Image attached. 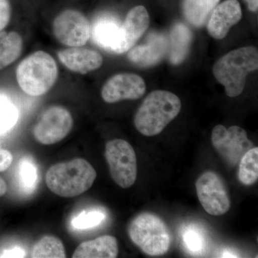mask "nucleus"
I'll list each match as a JSON object with an SVG mask.
<instances>
[{"label": "nucleus", "instance_id": "nucleus-11", "mask_svg": "<svg viewBox=\"0 0 258 258\" xmlns=\"http://www.w3.org/2000/svg\"><path fill=\"white\" fill-rule=\"evenodd\" d=\"M146 83L139 75L132 73L115 74L103 85L101 97L108 103L137 100L146 92Z\"/></svg>", "mask_w": 258, "mask_h": 258}, {"label": "nucleus", "instance_id": "nucleus-6", "mask_svg": "<svg viewBox=\"0 0 258 258\" xmlns=\"http://www.w3.org/2000/svg\"><path fill=\"white\" fill-rule=\"evenodd\" d=\"M110 174L118 186L123 189L131 187L137 177V159L134 148L123 139H113L105 147Z\"/></svg>", "mask_w": 258, "mask_h": 258}, {"label": "nucleus", "instance_id": "nucleus-10", "mask_svg": "<svg viewBox=\"0 0 258 258\" xmlns=\"http://www.w3.org/2000/svg\"><path fill=\"white\" fill-rule=\"evenodd\" d=\"M197 195L208 214L220 216L229 211L231 200L224 180L214 171L202 174L196 181Z\"/></svg>", "mask_w": 258, "mask_h": 258}, {"label": "nucleus", "instance_id": "nucleus-16", "mask_svg": "<svg viewBox=\"0 0 258 258\" xmlns=\"http://www.w3.org/2000/svg\"><path fill=\"white\" fill-rule=\"evenodd\" d=\"M118 241L113 236L103 235L78 246L74 258H115L118 256Z\"/></svg>", "mask_w": 258, "mask_h": 258}, {"label": "nucleus", "instance_id": "nucleus-27", "mask_svg": "<svg viewBox=\"0 0 258 258\" xmlns=\"http://www.w3.org/2000/svg\"><path fill=\"white\" fill-rule=\"evenodd\" d=\"M12 17V5L10 0H0V32L9 24Z\"/></svg>", "mask_w": 258, "mask_h": 258}, {"label": "nucleus", "instance_id": "nucleus-9", "mask_svg": "<svg viewBox=\"0 0 258 258\" xmlns=\"http://www.w3.org/2000/svg\"><path fill=\"white\" fill-rule=\"evenodd\" d=\"M212 142L222 159L231 166L237 165L244 154L253 147L247 132L237 125L227 128L216 125L212 130Z\"/></svg>", "mask_w": 258, "mask_h": 258}, {"label": "nucleus", "instance_id": "nucleus-15", "mask_svg": "<svg viewBox=\"0 0 258 258\" xmlns=\"http://www.w3.org/2000/svg\"><path fill=\"white\" fill-rule=\"evenodd\" d=\"M242 9L237 0H226L212 11L208 24L209 34L217 40L225 38L231 28L240 21Z\"/></svg>", "mask_w": 258, "mask_h": 258}, {"label": "nucleus", "instance_id": "nucleus-22", "mask_svg": "<svg viewBox=\"0 0 258 258\" xmlns=\"http://www.w3.org/2000/svg\"><path fill=\"white\" fill-rule=\"evenodd\" d=\"M238 179L242 184L249 186L258 179V148L252 147L244 154L239 163Z\"/></svg>", "mask_w": 258, "mask_h": 258}, {"label": "nucleus", "instance_id": "nucleus-31", "mask_svg": "<svg viewBox=\"0 0 258 258\" xmlns=\"http://www.w3.org/2000/svg\"><path fill=\"white\" fill-rule=\"evenodd\" d=\"M7 189H8V186H7L6 182H5V180L0 176V198L5 195Z\"/></svg>", "mask_w": 258, "mask_h": 258}, {"label": "nucleus", "instance_id": "nucleus-4", "mask_svg": "<svg viewBox=\"0 0 258 258\" xmlns=\"http://www.w3.org/2000/svg\"><path fill=\"white\" fill-rule=\"evenodd\" d=\"M58 67L48 52H33L18 64L16 79L23 92L30 96H43L53 87L58 78Z\"/></svg>", "mask_w": 258, "mask_h": 258}, {"label": "nucleus", "instance_id": "nucleus-30", "mask_svg": "<svg viewBox=\"0 0 258 258\" xmlns=\"http://www.w3.org/2000/svg\"><path fill=\"white\" fill-rule=\"evenodd\" d=\"M250 11L255 13L258 9V0H244Z\"/></svg>", "mask_w": 258, "mask_h": 258}, {"label": "nucleus", "instance_id": "nucleus-14", "mask_svg": "<svg viewBox=\"0 0 258 258\" xmlns=\"http://www.w3.org/2000/svg\"><path fill=\"white\" fill-rule=\"evenodd\" d=\"M57 57L66 69L79 74H87L101 67L103 56L98 51L82 47H69L57 52Z\"/></svg>", "mask_w": 258, "mask_h": 258}, {"label": "nucleus", "instance_id": "nucleus-3", "mask_svg": "<svg viewBox=\"0 0 258 258\" xmlns=\"http://www.w3.org/2000/svg\"><path fill=\"white\" fill-rule=\"evenodd\" d=\"M258 69V51L254 47L236 49L215 62L213 74L225 87L227 96H240L245 86L247 76Z\"/></svg>", "mask_w": 258, "mask_h": 258}, {"label": "nucleus", "instance_id": "nucleus-21", "mask_svg": "<svg viewBox=\"0 0 258 258\" xmlns=\"http://www.w3.org/2000/svg\"><path fill=\"white\" fill-rule=\"evenodd\" d=\"M31 257L34 258H64L66 257L63 243L55 236L46 235L41 237L32 249Z\"/></svg>", "mask_w": 258, "mask_h": 258}, {"label": "nucleus", "instance_id": "nucleus-29", "mask_svg": "<svg viewBox=\"0 0 258 258\" xmlns=\"http://www.w3.org/2000/svg\"><path fill=\"white\" fill-rule=\"evenodd\" d=\"M0 257H25V252L23 249L20 248H13L7 249Z\"/></svg>", "mask_w": 258, "mask_h": 258}, {"label": "nucleus", "instance_id": "nucleus-12", "mask_svg": "<svg viewBox=\"0 0 258 258\" xmlns=\"http://www.w3.org/2000/svg\"><path fill=\"white\" fill-rule=\"evenodd\" d=\"M150 24V17L144 6L134 7L127 13L120 25L118 37L111 52L125 53L134 46L139 38L145 33Z\"/></svg>", "mask_w": 258, "mask_h": 258}, {"label": "nucleus", "instance_id": "nucleus-28", "mask_svg": "<svg viewBox=\"0 0 258 258\" xmlns=\"http://www.w3.org/2000/svg\"><path fill=\"white\" fill-rule=\"evenodd\" d=\"M13 157L9 151L0 148V171L9 169L13 162Z\"/></svg>", "mask_w": 258, "mask_h": 258}, {"label": "nucleus", "instance_id": "nucleus-2", "mask_svg": "<svg viewBox=\"0 0 258 258\" xmlns=\"http://www.w3.org/2000/svg\"><path fill=\"white\" fill-rule=\"evenodd\" d=\"M96 176V171L89 162L77 158L51 166L45 181L52 192L61 198H71L88 191Z\"/></svg>", "mask_w": 258, "mask_h": 258}, {"label": "nucleus", "instance_id": "nucleus-20", "mask_svg": "<svg viewBox=\"0 0 258 258\" xmlns=\"http://www.w3.org/2000/svg\"><path fill=\"white\" fill-rule=\"evenodd\" d=\"M120 26L116 19L101 18L93 29V39L99 46L111 51L116 41Z\"/></svg>", "mask_w": 258, "mask_h": 258}, {"label": "nucleus", "instance_id": "nucleus-24", "mask_svg": "<svg viewBox=\"0 0 258 258\" xmlns=\"http://www.w3.org/2000/svg\"><path fill=\"white\" fill-rule=\"evenodd\" d=\"M106 218L105 214L98 210L83 212L76 217L73 220L72 225L77 229H88L99 225Z\"/></svg>", "mask_w": 258, "mask_h": 258}, {"label": "nucleus", "instance_id": "nucleus-8", "mask_svg": "<svg viewBox=\"0 0 258 258\" xmlns=\"http://www.w3.org/2000/svg\"><path fill=\"white\" fill-rule=\"evenodd\" d=\"M73 125L74 118L69 110L62 106H51L40 115L32 133L39 143L52 145L66 138Z\"/></svg>", "mask_w": 258, "mask_h": 258}, {"label": "nucleus", "instance_id": "nucleus-18", "mask_svg": "<svg viewBox=\"0 0 258 258\" xmlns=\"http://www.w3.org/2000/svg\"><path fill=\"white\" fill-rule=\"evenodd\" d=\"M220 0H184L183 15L186 21L195 28L205 25L209 15L217 6Z\"/></svg>", "mask_w": 258, "mask_h": 258}, {"label": "nucleus", "instance_id": "nucleus-17", "mask_svg": "<svg viewBox=\"0 0 258 258\" xmlns=\"http://www.w3.org/2000/svg\"><path fill=\"white\" fill-rule=\"evenodd\" d=\"M191 40L192 35L186 25L182 23L174 25L168 40V55L171 64L177 66L186 59L189 52Z\"/></svg>", "mask_w": 258, "mask_h": 258}, {"label": "nucleus", "instance_id": "nucleus-13", "mask_svg": "<svg viewBox=\"0 0 258 258\" xmlns=\"http://www.w3.org/2000/svg\"><path fill=\"white\" fill-rule=\"evenodd\" d=\"M169 41L162 34L153 32L149 35L147 42L132 47L128 51V60L136 66L149 68L161 62L168 54Z\"/></svg>", "mask_w": 258, "mask_h": 258}, {"label": "nucleus", "instance_id": "nucleus-19", "mask_svg": "<svg viewBox=\"0 0 258 258\" xmlns=\"http://www.w3.org/2000/svg\"><path fill=\"white\" fill-rule=\"evenodd\" d=\"M23 45V37L18 32H0V71L18 60Z\"/></svg>", "mask_w": 258, "mask_h": 258}, {"label": "nucleus", "instance_id": "nucleus-7", "mask_svg": "<svg viewBox=\"0 0 258 258\" xmlns=\"http://www.w3.org/2000/svg\"><path fill=\"white\" fill-rule=\"evenodd\" d=\"M52 32L56 40L64 46L83 47L91 37V26L81 12L67 9L54 19Z\"/></svg>", "mask_w": 258, "mask_h": 258}, {"label": "nucleus", "instance_id": "nucleus-1", "mask_svg": "<svg viewBox=\"0 0 258 258\" xmlns=\"http://www.w3.org/2000/svg\"><path fill=\"white\" fill-rule=\"evenodd\" d=\"M181 103L169 91L158 90L148 95L134 116V125L139 133L154 137L179 115Z\"/></svg>", "mask_w": 258, "mask_h": 258}, {"label": "nucleus", "instance_id": "nucleus-23", "mask_svg": "<svg viewBox=\"0 0 258 258\" xmlns=\"http://www.w3.org/2000/svg\"><path fill=\"white\" fill-rule=\"evenodd\" d=\"M19 118L18 108L8 96L0 93V134L9 132Z\"/></svg>", "mask_w": 258, "mask_h": 258}, {"label": "nucleus", "instance_id": "nucleus-26", "mask_svg": "<svg viewBox=\"0 0 258 258\" xmlns=\"http://www.w3.org/2000/svg\"><path fill=\"white\" fill-rule=\"evenodd\" d=\"M20 177L22 184L30 189L34 187L37 181V169L28 161H23L20 166Z\"/></svg>", "mask_w": 258, "mask_h": 258}, {"label": "nucleus", "instance_id": "nucleus-25", "mask_svg": "<svg viewBox=\"0 0 258 258\" xmlns=\"http://www.w3.org/2000/svg\"><path fill=\"white\" fill-rule=\"evenodd\" d=\"M184 242L188 250L191 253L199 254L205 246L203 234L195 227H189L184 234Z\"/></svg>", "mask_w": 258, "mask_h": 258}, {"label": "nucleus", "instance_id": "nucleus-5", "mask_svg": "<svg viewBox=\"0 0 258 258\" xmlns=\"http://www.w3.org/2000/svg\"><path fill=\"white\" fill-rule=\"evenodd\" d=\"M131 240L144 253L152 256L166 254L171 244L170 231L160 217L143 212L129 223Z\"/></svg>", "mask_w": 258, "mask_h": 258}]
</instances>
